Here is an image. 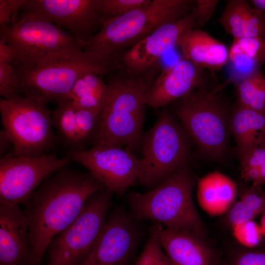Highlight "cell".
I'll list each match as a JSON object with an SVG mask.
<instances>
[{"label": "cell", "instance_id": "cell-3", "mask_svg": "<svg viewBox=\"0 0 265 265\" xmlns=\"http://www.w3.org/2000/svg\"><path fill=\"white\" fill-rule=\"evenodd\" d=\"M155 74L153 71L141 77L115 78L109 81L108 98L93 146L115 145L132 152L141 148L145 95L156 79Z\"/></svg>", "mask_w": 265, "mask_h": 265}, {"label": "cell", "instance_id": "cell-22", "mask_svg": "<svg viewBox=\"0 0 265 265\" xmlns=\"http://www.w3.org/2000/svg\"><path fill=\"white\" fill-rule=\"evenodd\" d=\"M231 128L240 154L265 139V113L238 104L231 118Z\"/></svg>", "mask_w": 265, "mask_h": 265}, {"label": "cell", "instance_id": "cell-32", "mask_svg": "<svg viewBox=\"0 0 265 265\" xmlns=\"http://www.w3.org/2000/svg\"><path fill=\"white\" fill-rule=\"evenodd\" d=\"M260 246L253 249L243 248L230 251L223 258V265H265V248Z\"/></svg>", "mask_w": 265, "mask_h": 265}, {"label": "cell", "instance_id": "cell-11", "mask_svg": "<svg viewBox=\"0 0 265 265\" xmlns=\"http://www.w3.org/2000/svg\"><path fill=\"white\" fill-rule=\"evenodd\" d=\"M67 156L86 168L105 188L120 196L138 183L144 169L141 159L130 149L115 145L70 150Z\"/></svg>", "mask_w": 265, "mask_h": 265}, {"label": "cell", "instance_id": "cell-40", "mask_svg": "<svg viewBox=\"0 0 265 265\" xmlns=\"http://www.w3.org/2000/svg\"><path fill=\"white\" fill-rule=\"evenodd\" d=\"M256 62L258 68L265 62V38L257 57Z\"/></svg>", "mask_w": 265, "mask_h": 265}, {"label": "cell", "instance_id": "cell-29", "mask_svg": "<svg viewBox=\"0 0 265 265\" xmlns=\"http://www.w3.org/2000/svg\"><path fill=\"white\" fill-rule=\"evenodd\" d=\"M162 226L153 223L148 231L144 247L134 265H171L160 242L159 234Z\"/></svg>", "mask_w": 265, "mask_h": 265}, {"label": "cell", "instance_id": "cell-28", "mask_svg": "<svg viewBox=\"0 0 265 265\" xmlns=\"http://www.w3.org/2000/svg\"><path fill=\"white\" fill-rule=\"evenodd\" d=\"M239 156L242 179L252 185H265V139Z\"/></svg>", "mask_w": 265, "mask_h": 265}, {"label": "cell", "instance_id": "cell-26", "mask_svg": "<svg viewBox=\"0 0 265 265\" xmlns=\"http://www.w3.org/2000/svg\"><path fill=\"white\" fill-rule=\"evenodd\" d=\"M238 104L265 113V76L257 70L235 81Z\"/></svg>", "mask_w": 265, "mask_h": 265}, {"label": "cell", "instance_id": "cell-13", "mask_svg": "<svg viewBox=\"0 0 265 265\" xmlns=\"http://www.w3.org/2000/svg\"><path fill=\"white\" fill-rule=\"evenodd\" d=\"M140 223L123 207H115L108 215L93 251L81 265H132L143 235Z\"/></svg>", "mask_w": 265, "mask_h": 265}, {"label": "cell", "instance_id": "cell-7", "mask_svg": "<svg viewBox=\"0 0 265 265\" xmlns=\"http://www.w3.org/2000/svg\"><path fill=\"white\" fill-rule=\"evenodd\" d=\"M217 91L198 88L173 102L172 107L187 134L213 157L224 151L229 133L226 108Z\"/></svg>", "mask_w": 265, "mask_h": 265}, {"label": "cell", "instance_id": "cell-17", "mask_svg": "<svg viewBox=\"0 0 265 265\" xmlns=\"http://www.w3.org/2000/svg\"><path fill=\"white\" fill-rule=\"evenodd\" d=\"M29 222L20 206L0 203V265H30Z\"/></svg>", "mask_w": 265, "mask_h": 265}, {"label": "cell", "instance_id": "cell-10", "mask_svg": "<svg viewBox=\"0 0 265 265\" xmlns=\"http://www.w3.org/2000/svg\"><path fill=\"white\" fill-rule=\"evenodd\" d=\"M187 132L165 108L143 134L141 159L144 169L138 183L154 188L186 165L189 148Z\"/></svg>", "mask_w": 265, "mask_h": 265}, {"label": "cell", "instance_id": "cell-39", "mask_svg": "<svg viewBox=\"0 0 265 265\" xmlns=\"http://www.w3.org/2000/svg\"><path fill=\"white\" fill-rule=\"evenodd\" d=\"M250 4L265 17V0H249Z\"/></svg>", "mask_w": 265, "mask_h": 265}, {"label": "cell", "instance_id": "cell-1", "mask_svg": "<svg viewBox=\"0 0 265 265\" xmlns=\"http://www.w3.org/2000/svg\"><path fill=\"white\" fill-rule=\"evenodd\" d=\"M104 188L90 173L66 167L40 185L24 211L29 222L30 265H41L53 239L75 220L93 194Z\"/></svg>", "mask_w": 265, "mask_h": 265}, {"label": "cell", "instance_id": "cell-9", "mask_svg": "<svg viewBox=\"0 0 265 265\" xmlns=\"http://www.w3.org/2000/svg\"><path fill=\"white\" fill-rule=\"evenodd\" d=\"M112 194L104 188L87 200L78 216L50 242L48 265H81L84 262L104 229Z\"/></svg>", "mask_w": 265, "mask_h": 265}, {"label": "cell", "instance_id": "cell-19", "mask_svg": "<svg viewBox=\"0 0 265 265\" xmlns=\"http://www.w3.org/2000/svg\"><path fill=\"white\" fill-rule=\"evenodd\" d=\"M177 47L184 59L204 69L218 71L229 61L225 45L198 28L185 31L179 38Z\"/></svg>", "mask_w": 265, "mask_h": 265}, {"label": "cell", "instance_id": "cell-14", "mask_svg": "<svg viewBox=\"0 0 265 265\" xmlns=\"http://www.w3.org/2000/svg\"><path fill=\"white\" fill-rule=\"evenodd\" d=\"M22 10L40 15L67 29L84 49L106 21L102 0H29Z\"/></svg>", "mask_w": 265, "mask_h": 265}, {"label": "cell", "instance_id": "cell-8", "mask_svg": "<svg viewBox=\"0 0 265 265\" xmlns=\"http://www.w3.org/2000/svg\"><path fill=\"white\" fill-rule=\"evenodd\" d=\"M3 130L13 144V156L34 157L54 145L52 111L26 97L0 101Z\"/></svg>", "mask_w": 265, "mask_h": 265}, {"label": "cell", "instance_id": "cell-6", "mask_svg": "<svg viewBox=\"0 0 265 265\" xmlns=\"http://www.w3.org/2000/svg\"><path fill=\"white\" fill-rule=\"evenodd\" d=\"M115 64L83 51L69 57L33 67L13 66L25 97L40 104L69 100L77 81L88 73L103 75Z\"/></svg>", "mask_w": 265, "mask_h": 265}, {"label": "cell", "instance_id": "cell-36", "mask_svg": "<svg viewBox=\"0 0 265 265\" xmlns=\"http://www.w3.org/2000/svg\"><path fill=\"white\" fill-rule=\"evenodd\" d=\"M219 2L218 0H195V28L202 27L210 20Z\"/></svg>", "mask_w": 265, "mask_h": 265}, {"label": "cell", "instance_id": "cell-4", "mask_svg": "<svg viewBox=\"0 0 265 265\" xmlns=\"http://www.w3.org/2000/svg\"><path fill=\"white\" fill-rule=\"evenodd\" d=\"M195 0H151L147 4L106 20L84 51L115 63L116 55L160 25L191 12Z\"/></svg>", "mask_w": 265, "mask_h": 265}, {"label": "cell", "instance_id": "cell-30", "mask_svg": "<svg viewBox=\"0 0 265 265\" xmlns=\"http://www.w3.org/2000/svg\"><path fill=\"white\" fill-rule=\"evenodd\" d=\"M100 115L77 107V121L82 149L87 143L94 144L101 124Z\"/></svg>", "mask_w": 265, "mask_h": 265}, {"label": "cell", "instance_id": "cell-25", "mask_svg": "<svg viewBox=\"0 0 265 265\" xmlns=\"http://www.w3.org/2000/svg\"><path fill=\"white\" fill-rule=\"evenodd\" d=\"M57 104L52 111L53 126L62 141L71 150H82L77 121V106L70 100Z\"/></svg>", "mask_w": 265, "mask_h": 265}, {"label": "cell", "instance_id": "cell-5", "mask_svg": "<svg viewBox=\"0 0 265 265\" xmlns=\"http://www.w3.org/2000/svg\"><path fill=\"white\" fill-rule=\"evenodd\" d=\"M0 38L16 54L13 65L40 66L84 51L69 32L42 16L23 10L11 26H0Z\"/></svg>", "mask_w": 265, "mask_h": 265}, {"label": "cell", "instance_id": "cell-23", "mask_svg": "<svg viewBox=\"0 0 265 265\" xmlns=\"http://www.w3.org/2000/svg\"><path fill=\"white\" fill-rule=\"evenodd\" d=\"M101 75L88 73L80 77L73 87L69 100L79 108L102 114L109 95V87Z\"/></svg>", "mask_w": 265, "mask_h": 265}, {"label": "cell", "instance_id": "cell-35", "mask_svg": "<svg viewBox=\"0 0 265 265\" xmlns=\"http://www.w3.org/2000/svg\"><path fill=\"white\" fill-rule=\"evenodd\" d=\"M29 0H0V26H11L18 21V11Z\"/></svg>", "mask_w": 265, "mask_h": 265}, {"label": "cell", "instance_id": "cell-2", "mask_svg": "<svg viewBox=\"0 0 265 265\" xmlns=\"http://www.w3.org/2000/svg\"><path fill=\"white\" fill-rule=\"evenodd\" d=\"M194 187V179L186 165L151 190L130 193L127 198L129 212L138 222L152 221L206 239V228L193 202Z\"/></svg>", "mask_w": 265, "mask_h": 265}, {"label": "cell", "instance_id": "cell-41", "mask_svg": "<svg viewBox=\"0 0 265 265\" xmlns=\"http://www.w3.org/2000/svg\"><path fill=\"white\" fill-rule=\"evenodd\" d=\"M260 224H259L264 237H265V210L261 214Z\"/></svg>", "mask_w": 265, "mask_h": 265}, {"label": "cell", "instance_id": "cell-16", "mask_svg": "<svg viewBox=\"0 0 265 265\" xmlns=\"http://www.w3.org/2000/svg\"><path fill=\"white\" fill-rule=\"evenodd\" d=\"M204 70L184 58L167 67L146 92V104L154 108L164 107L203 87L207 77Z\"/></svg>", "mask_w": 265, "mask_h": 265}, {"label": "cell", "instance_id": "cell-18", "mask_svg": "<svg viewBox=\"0 0 265 265\" xmlns=\"http://www.w3.org/2000/svg\"><path fill=\"white\" fill-rule=\"evenodd\" d=\"M159 238L171 265H223L219 252L192 233L162 226Z\"/></svg>", "mask_w": 265, "mask_h": 265}, {"label": "cell", "instance_id": "cell-33", "mask_svg": "<svg viewBox=\"0 0 265 265\" xmlns=\"http://www.w3.org/2000/svg\"><path fill=\"white\" fill-rule=\"evenodd\" d=\"M20 92L18 77L13 64H0V95L4 99L19 97Z\"/></svg>", "mask_w": 265, "mask_h": 265}, {"label": "cell", "instance_id": "cell-21", "mask_svg": "<svg viewBox=\"0 0 265 265\" xmlns=\"http://www.w3.org/2000/svg\"><path fill=\"white\" fill-rule=\"evenodd\" d=\"M236 195L235 182L217 171L209 173L198 183V203L202 210L211 216L226 212L234 204Z\"/></svg>", "mask_w": 265, "mask_h": 265}, {"label": "cell", "instance_id": "cell-31", "mask_svg": "<svg viewBox=\"0 0 265 265\" xmlns=\"http://www.w3.org/2000/svg\"><path fill=\"white\" fill-rule=\"evenodd\" d=\"M236 239L244 248L253 249L261 245L263 235L259 224L250 220L232 227Z\"/></svg>", "mask_w": 265, "mask_h": 265}, {"label": "cell", "instance_id": "cell-12", "mask_svg": "<svg viewBox=\"0 0 265 265\" xmlns=\"http://www.w3.org/2000/svg\"><path fill=\"white\" fill-rule=\"evenodd\" d=\"M71 161L54 154L0 160V203L26 206L40 185Z\"/></svg>", "mask_w": 265, "mask_h": 265}, {"label": "cell", "instance_id": "cell-34", "mask_svg": "<svg viewBox=\"0 0 265 265\" xmlns=\"http://www.w3.org/2000/svg\"><path fill=\"white\" fill-rule=\"evenodd\" d=\"M151 0H102V10L107 20L148 3Z\"/></svg>", "mask_w": 265, "mask_h": 265}, {"label": "cell", "instance_id": "cell-38", "mask_svg": "<svg viewBox=\"0 0 265 265\" xmlns=\"http://www.w3.org/2000/svg\"><path fill=\"white\" fill-rule=\"evenodd\" d=\"M0 155H2L6 152V151L10 145H12V143L10 138L4 130L0 132Z\"/></svg>", "mask_w": 265, "mask_h": 265}, {"label": "cell", "instance_id": "cell-24", "mask_svg": "<svg viewBox=\"0 0 265 265\" xmlns=\"http://www.w3.org/2000/svg\"><path fill=\"white\" fill-rule=\"evenodd\" d=\"M265 210V192L262 186L252 185L240 195L226 214V221L232 228L241 223L254 220Z\"/></svg>", "mask_w": 265, "mask_h": 265}, {"label": "cell", "instance_id": "cell-15", "mask_svg": "<svg viewBox=\"0 0 265 265\" xmlns=\"http://www.w3.org/2000/svg\"><path fill=\"white\" fill-rule=\"evenodd\" d=\"M195 21L194 8L185 16L158 27L125 51L122 61L126 70L141 75L152 71L161 58L177 46L181 35L195 28Z\"/></svg>", "mask_w": 265, "mask_h": 265}, {"label": "cell", "instance_id": "cell-20", "mask_svg": "<svg viewBox=\"0 0 265 265\" xmlns=\"http://www.w3.org/2000/svg\"><path fill=\"white\" fill-rule=\"evenodd\" d=\"M218 22L234 39L265 38V17L246 0H228Z\"/></svg>", "mask_w": 265, "mask_h": 265}, {"label": "cell", "instance_id": "cell-27", "mask_svg": "<svg viewBox=\"0 0 265 265\" xmlns=\"http://www.w3.org/2000/svg\"><path fill=\"white\" fill-rule=\"evenodd\" d=\"M263 42L259 38L234 39L229 60L240 76L239 79L259 69L256 59Z\"/></svg>", "mask_w": 265, "mask_h": 265}, {"label": "cell", "instance_id": "cell-37", "mask_svg": "<svg viewBox=\"0 0 265 265\" xmlns=\"http://www.w3.org/2000/svg\"><path fill=\"white\" fill-rule=\"evenodd\" d=\"M16 58L13 48L0 38V64H12L15 61Z\"/></svg>", "mask_w": 265, "mask_h": 265}]
</instances>
